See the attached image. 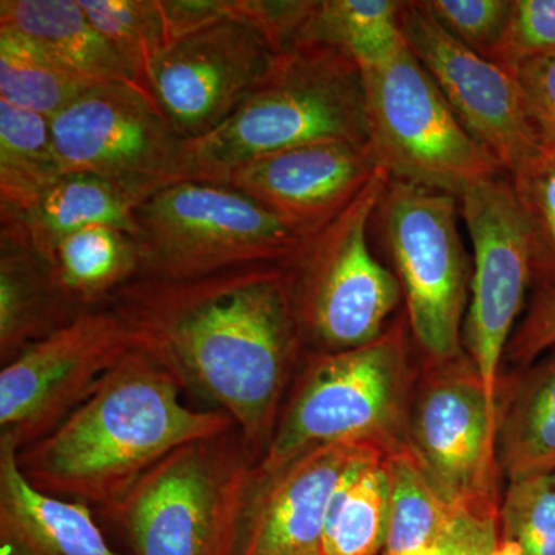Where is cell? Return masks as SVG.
<instances>
[{"label": "cell", "instance_id": "13", "mask_svg": "<svg viewBox=\"0 0 555 555\" xmlns=\"http://www.w3.org/2000/svg\"><path fill=\"white\" fill-rule=\"evenodd\" d=\"M278 51L243 0H230L224 16L182 36L159 57L150 73V98L178 137H206L246 100Z\"/></svg>", "mask_w": 555, "mask_h": 555}, {"label": "cell", "instance_id": "23", "mask_svg": "<svg viewBox=\"0 0 555 555\" xmlns=\"http://www.w3.org/2000/svg\"><path fill=\"white\" fill-rule=\"evenodd\" d=\"M385 456L371 449L347 469L328 505L321 555H382L390 511Z\"/></svg>", "mask_w": 555, "mask_h": 555}, {"label": "cell", "instance_id": "16", "mask_svg": "<svg viewBox=\"0 0 555 555\" xmlns=\"http://www.w3.org/2000/svg\"><path fill=\"white\" fill-rule=\"evenodd\" d=\"M378 169L371 144L323 142L259 156L208 182L257 201L308 238L341 215Z\"/></svg>", "mask_w": 555, "mask_h": 555}, {"label": "cell", "instance_id": "18", "mask_svg": "<svg viewBox=\"0 0 555 555\" xmlns=\"http://www.w3.org/2000/svg\"><path fill=\"white\" fill-rule=\"evenodd\" d=\"M17 451L0 436V555H129L108 545L90 506L36 489Z\"/></svg>", "mask_w": 555, "mask_h": 555}, {"label": "cell", "instance_id": "17", "mask_svg": "<svg viewBox=\"0 0 555 555\" xmlns=\"http://www.w3.org/2000/svg\"><path fill=\"white\" fill-rule=\"evenodd\" d=\"M371 449L377 448L332 444L269 476L251 477L233 555H321L332 496Z\"/></svg>", "mask_w": 555, "mask_h": 555}, {"label": "cell", "instance_id": "28", "mask_svg": "<svg viewBox=\"0 0 555 555\" xmlns=\"http://www.w3.org/2000/svg\"><path fill=\"white\" fill-rule=\"evenodd\" d=\"M385 462L390 511L382 555H415L433 550L459 507L449 506L434 491L409 448L387 454Z\"/></svg>", "mask_w": 555, "mask_h": 555}, {"label": "cell", "instance_id": "35", "mask_svg": "<svg viewBox=\"0 0 555 555\" xmlns=\"http://www.w3.org/2000/svg\"><path fill=\"white\" fill-rule=\"evenodd\" d=\"M555 347V286L537 291L520 326L516 328L506 356L511 363L528 367Z\"/></svg>", "mask_w": 555, "mask_h": 555}, {"label": "cell", "instance_id": "31", "mask_svg": "<svg viewBox=\"0 0 555 555\" xmlns=\"http://www.w3.org/2000/svg\"><path fill=\"white\" fill-rule=\"evenodd\" d=\"M499 521L502 542L520 555H555V473L511 481Z\"/></svg>", "mask_w": 555, "mask_h": 555}, {"label": "cell", "instance_id": "22", "mask_svg": "<svg viewBox=\"0 0 555 555\" xmlns=\"http://www.w3.org/2000/svg\"><path fill=\"white\" fill-rule=\"evenodd\" d=\"M496 454L509 483L555 473V347L507 379Z\"/></svg>", "mask_w": 555, "mask_h": 555}, {"label": "cell", "instance_id": "25", "mask_svg": "<svg viewBox=\"0 0 555 555\" xmlns=\"http://www.w3.org/2000/svg\"><path fill=\"white\" fill-rule=\"evenodd\" d=\"M51 266L76 305L100 308L138 276L137 240L112 225H90L62 241Z\"/></svg>", "mask_w": 555, "mask_h": 555}, {"label": "cell", "instance_id": "29", "mask_svg": "<svg viewBox=\"0 0 555 555\" xmlns=\"http://www.w3.org/2000/svg\"><path fill=\"white\" fill-rule=\"evenodd\" d=\"M79 5L149 94L150 73L175 42L164 0H79Z\"/></svg>", "mask_w": 555, "mask_h": 555}, {"label": "cell", "instance_id": "8", "mask_svg": "<svg viewBox=\"0 0 555 555\" xmlns=\"http://www.w3.org/2000/svg\"><path fill=\"white\" fill-rule=\"evenodd\" d=\"M459 198L389 178L374 221L406 302L412 341L426 361L455 360L463 349L470 259L459 232Z\"/></svg>", "mask_w": 555, "mask_h": 555}, {"label": "cell", "instance_id": "27", "mask_svg": "<svg viewBox=\"0 0 555 555\" xmlns=\"http://www.w3.org/2000/svg\"><path fill=\"white\" fill-rule=\"evenodd\" d=\"M64 173L51 119L0 101V210H17Z\"/></svg>", "mask_w": 555, "mask_h": 555}, {"label": "cell", "instance_id": "1", "mask_svg": "<svg viewBox=\"0 0 555 555\" xmlns=\"http://www.w3.org/2000/svg\"><path fill=\"white\" fill-rule=\"evenodd\" d=\"M105 306L129 328L133 349L182 392L225 412L261 459L306 357L286 262L134 278Z\"/></svg>", "mask_w": 555, "mask_h": 555}, {"label": "cell", "instance_id": "10", "mask_svg": "<svg viewBox=\"0 0 555 555\" xmlns=\"http://www.w3.org/2000/svg\"><path fill=\"white\" fill-rule=\"evenodd\" d=\"M422 361L409 411V451L449 506L499 517L500 411L466 353Z\"/></svg>", "mask_w": 555, "mask_h": 555}, {"label": "cell", "instance_id": "32", "mask_svg": "<svg viewBox=\"0 0 555 555\" xmlns=\"http://www.w3.org/2000/svg\"><path fill=\"white\" fill-rule=\"evenodd\" d=\"M438 24L481 56H489L502 39L514 0H429Z\"/></svg>", "mask_w": 555, "mask_h": 555}, {"label": "cell", "instance_id": "12", "mask_svg": "<svg viewBox=\"0 0 555 555\" xmlns=\"http://www.w3.org/2000/svg\"><path fill=\"white\" fill-rule=\"evenodd\" d=\"M459 204L474 248L463 349L480 374L492 406L502 412L500 364L526 292L534 283L531 233L507 175L470 185Z\"/></svg>", "mask_w": 555, "mask_h": 555}, {"label": "cell", "instance_id": "26", "mask_svg": "<svg viewBox=\"0 0 555 555\" xmlns=\"http://www.w3.org/2000/svg\"><path fill=\"white\" fill-rule=\"evenodd\" d=\"M93 83L65 67L35 40L0 27V101L54 118Z\"/></svg>", "mask_w": 555, "mask_h": 555}, {"label": "cell", "instance_id": "4", "mask_svg": "<svg viewBox=\"0 0 555 555\" xmlns=\"http://www.w3.org/2000/svg\"><path fill=\"white\" fill-rule=\"evenodd\" d=\"M323 142L369 144L363 73L323 43L278 51L224 124L185 141L193 179H211L269 153Z\"/></svg>", "mask_w": 555, "mask_h": 555}, {"label": "cell", "instance_id": "14", "mask_svg": "<svg viewBox=\"0 0 555 555\" xmlns=\"http://www.w3.org/2000/svg\"><path fill=\"white\" fill-rule=\"evenodd\" d=\"M131 349L129 328L115 310L105 305L83 310L2 366L0 436L20 451L46 437Z\"/></svg>", "mask_w": 555, "mask_h": 555}, {"label": "cell", "instance_id": "9", "mask_svg": "<svg viewBox=\"0 0 555 555\" xmlns=\"http://www.w3.org/2000/svg\"><path fill=\"white\" fill-rule=\"evenodd\" d=\"M361 73L369 144L390 178L460 198L470 185L505 173L463 126L406 40Z\"/></svg>", "mask_w": 555, "mask_h": 555}, {"label": "cell", "instance_id": "11", "mask_svg": "<svg viewBox=\"0 0 555 555\" xmlns=\"http://www.w3.org/2000/svg\"><path fill=\"white\" fill-rule=\"evenodd\" d=\"M51 137L64 173L104 179L139 204L193 179L184 139L138 87H90L51 118Z\"/></svg>", "mask_w": 555, "mask_h": 555}, {"label": "cell", "instance_id": "33", "mask_svg": "<svg viewBox=\"0 0 555 555\" xmlns=\"http://www.w3.org/2000/svg\"><path fill=\"white\" fill-rule=\"evenodd\" d=\"M555 51V0H514L502 39L489 60L511 69L526 60Z\"/></svg>", "mask_w": 555, "mask_h": 555}, {"label": "cell", "instance_id": "20", "mask_svg": "<svg viewBox=\"0 0 555 555\" xmlns=\"http://www.w3.org/2000/svg\"><path fill=\"white\" fill-rule=\"evenodd\" d=\"M53 266L20 240L0 235V364L56 334L83 312Z\"/></svg>", "mask_w": 555, "mask_h": 555}, {"label": "cell", "instance_id": "3", "mask_svg": "<svg viewBox=\"0 0 555 555\" xmlns=\"http://www.w3.org/2000/svg\"><path fill=\"white\" fill-rule=\"evenodd\" d=\"M409 332L408 318H397L366 346L302 358L254 476H269L332 444H361L386 455L409 448L418 377Z\"/></svg>", "mask_w": 555, "mask_h": 555}, {"label": "cell", "instance_id": "2", "mask_svg": "<svg viewBox=\"0 0 555 555\" xmlns=\"http://www.w3.org/2000/svg\"><path fill=\"white\" fill-rule=\"evenodd\" d=\"M166 369L131 349L50 434L17 451L36 489L104 513L177 449L236 427L218 409L182 403Z\"/></svg>", "mask_w": 555, "mask_h": 555}, {"label": "cell", "instance_id": "24", "mask_svg": "<svg viewBox=\"0 0 555 555\" xmlns=\"http://www.w3.org/2000/svg\"><path fill=\"white\" fill-rule=\"evenodd\" d=\"M397 0H309L294 43H323L360 69L387 60L404 43ZM292 43V46H294Z\"/></svg>", "mask_w": 555, "mask_h": 555}, {"label": "cell", "instance_id": "19", "mask_svg": "<svg viewBox=\"0 0 555 555\" xmlns=\"http://www.w3.org/2000/svg\"><path fill=\"white\" fill-rule=\"evenodd\" d=\"M139 201L112 182L87 173L60 178L17 210H0V235L20 240L47 261L57 246L90 225H112L134 236Z\"/></svg>", "mask_w": 555, "mask_h": 555}, {"label": "cell", "instance_id": "7", "mask_svg": "<svg viewBox=\"0 0 555 555\" xmlns=\"http://www.w3.org/2000/svg\"><path fill=\"white\" fill-rule=\"evenodd\" d=\"M137 278L179 280L262 262H286L306 236L236 190L189 179L134 211Z\"/></svg>", "mask_w": 555, "mask_h": 555}, {"label": "cell", "instance_id": "30", "mask_svg": "<svg viewBox=\"0 0 555 555\" xmlns=\"http://www.w3.org/2000/svg\"><path fill=\"white\" fill-rule=\"evenodd\" d=\"M531 233L539 288L555 286V147L542 149L507 175Z\"/></svg>", "mask_w": 555, "mask_h": 555}, {"label": "cell", "instance_id": "5", "mask_svg": "<svg viewBox=\"0 0 555 555\" xmlns=\"http://www.w3.org/2000/svg\"><path fill=\"white\" fill-rule=\"evenodd\" d=\"M258 462L232 427L171 452L100 516L129 555H233Z\"/></svg>", "mask_w": 555, "mask_h": 555}, {"label": "cell", "instance_id": "6", "mask_svg": "<svg viewBox=\"0 0 555 555\" xmlns=\"http://www.w3.org/2000/svg\"><path fill=\"white\" fill-rule=\"evenodd\" d=\"M389 178L379 167L356 201L286 261L306 356L375 341L403 298L396 273L375 258L367 240Z\"/></svg>", "mask_w": 555, "mask_h": 555}, {"label": "cell", "instance_id": "21", "mask_svg": "<svg viewBox=\"0 0 555 555\" xmlns=\"http://www.w3.org/2000/svg\"><path fill=\"white\" fill-rule=\"evenodd\" d=\"M0 27L35 40L93 86L126 83L141 89L133 69L94 27L79 0H2Z\"/></svg>", "mask_w": 555, "mask_h": 555}, {"label": "cell", "instance_id": "36", "mask_svg": "<svg viewBox=\"0 0 555 555\" xmlns=\"http://www.w3.org/2000/svg\"><path fill=\"white\" fill-rule=\"evenodd\" d=\"M491 555H520V550H518V546L514 545V543L502 542V545L496 547L494 553H492Z\"/></svg>", "mask_w": 555, "mask_h": 555}, {"label": "cell", "instance_id": "34", "mask_svg": "<svg viewBox=\"0 0 555 555\" xmlns=\"http://www.w3.org/2000/svg\"><path fill=\"white\" fill-rule=\"evenodd\" d=\"M509 72L520 83L540 142L555 147V51L520 62Z\"/></svg>", "mask_w": 555, "mask_h": 555}, {"label": "cell", "instance_id": "15", "mask_svg": "<svg viewBox=\"0 0 555 555\" xmlns=\"http://www.w3.org/2000/svg\"><path fill=\"white\" fill-rule=\"evenodd\" d=\"M401 35L466 130L505 175L542 149L524 91L509 69L444 30L426 2H404Z\"/></svg>", "mask_w": 555, "mask_h": 555}]
</instances>
